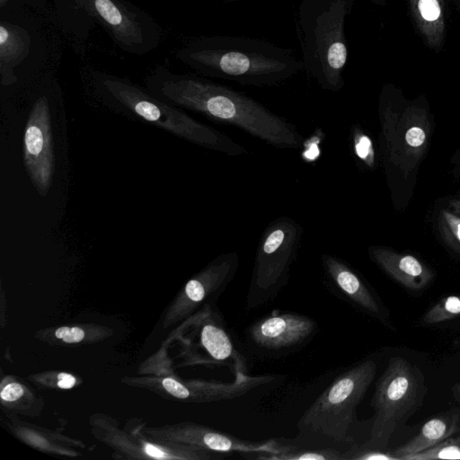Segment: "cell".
I'll use <instances>...</instances> for the list:
<instances>
[{
	"instance_id": "obj_1",
	"label": "cell",
	"mask_w": 460,
	"mask_h": 460,
	"mask_svg": "<svg viewBox=\"0 0 460 460\" xmlns=\"http://www.w3.org/2000/svg\"><path fill=\"white\" fill-rule=\"evenodd\" d=\"M148 87L159 100L236 127L274 147L298 149L304 144L295 124L230 89L164 69L151 76Z\"/></svg>"
},
{
	"instance_id": "obj_2",
	"label": "cell",
	"mask_w": 460,
	"mask_h": 460,
	"mask_svg": "<svg viewBox=\"0 0 460 460\" xmlns=\"http://www.w3.org/2000/svg\"><path fill=\"white\" fill-rule=\"evenodd\" d=\"M95 84L103 96L131 114L193 144L231 156L249 151L217 129L203 124L176 106L148 94L118 77L98 75Z\"/></svg>"
},
{
	"instance_id": "obj_3",
	"label": "cell",
	"mask_w": 460,
	"mask_h": 460,
	"mask_svg": "<svg viewBox=\"0 0 460 460\" xmlns=\"http://www.w3.org/2000/svg\"><path fill=\"white\" fill-rule=\"evenodd\" d=\"M376 367V363L367 358L338 376L299 419L300 433L352 443L350 430L357 407L373 383Z\"/></svg>"
},
{
	"instance_id": "obj_4",
	"label": "cell",
	"mask_w": 460,
	"mask_h": 460,
	"mask_svg": "<svg viewBox=\"0 0 460 460\" xmlns=\"http://www.w3.org/2000/svg\"><path fill=\"white\" fill-rule=\"evenodd\" d=\"M427 386L420 368L406 358L392 357L376 383L371 400L374 418L369 441L387 447L392 435L419 411Z\"/></svg>"
},
{
	"instance_id": "obj_5",
	"label": "cell",
	"mask_w": 460,
	"mask_h": 460,
	"mask_svg": "<svg viewBox=\"0 0 460 460\" xmlns=\"http://www.w3.org/2000/svg\"><path fill=\"white\" fill-rule=\"evenodd\" d=\"M304 228L294 218L279 217L262 231L255 251L247 308L271 301L287 285L301 247Z\"/></svg>"
},
{
	"instance_id": "obj_6",
	"label": "cell",
	"mask_w": 460,
	"mask_h": 460,
	"mask_svg": "<svg viewBox=\"0 0 460 460\" xmlns=\"http://www.w3.org/2000/svg\"><path fill=\"white\" fill-rule=\"evenodd\" d=\"M379 120L384 157L409 177L429 143L431 125L427 110L417 102H408L402 109L385 104L380 107Z\"/></svg>"
},
{
	"instance_id": "obj_7",
	"label": "cell",
	"mask_w": 460,
	"mask_h": 460,
	"mask_svg": "<svg viewBox=\"0 0 460 460\" xmlns=\"http://www.w3.org/2000/svg\"><path fill=\"white\" fill-rule=\"evenodd\" d=\"M70 1L102 22L126 51L142 54L159 41L158 29L152 19L124 0Z\"/></svg>"
},
{
	"instance_id": "obj_8",
	"label": "cell",
	"mask_w": 460,
	"mask_h": 460,
	"mask_svg": "<svg viewBox=\"0 0 460 460\" xmlns=\"http://www.w3.org/2000/svg\"><path fill=\"white\" fill-rule=\"evenodd\" d=\"M23 161L40 196L49 190L55 171L51 115L46 97H40L29 114L23 136Z\"/></svg>"
},
{
	"instance_id": "obj_9",
	"label": "cell",
	"mask_w": 460,
	"mask_h": 460,
	"mask_svg": "<svg viewBox=\"0 0 460 460\" xmlns=\"http://www.w3.org/2000/svg\"><path fill=\"white\" fill-rule=\"evenodd\" d=\"M321 264L330 286L356 308L394 331L388 309L369 283L340 257L323 253Z\"/></svg>"
},
{
	"instance_id": "obj_10",
	"label": "cell",
	"mask_w": 460,
	"mask_h": 460,
	"mask_svg": "<svg viewBox=\"0 0 460 460\" xmlns=\"http://www.w3.org/2000/svg\"><path fill=\"white\" fill-rule=\"evenodd\" d=\"M317 323L297 313L270 314L261 318L249 328L251 341L262 349L281 350L296 347L310 339Z\"/></svg>"
},
{
	"instance_id": "obj_11",
	"label": "cell",
	"mask_w": 460,
	"mask_h": 460,
	"mask_svg": "<svg viewBox=\"0 0 460 460\" xmlns=\"http://www.w3.org/2000/svg\"><path fill=\"white\" fill-rule=\"evenodd\" d=\"M368 255L387 276L410 291H422L434 279V271L411 254L375 245L368 248Z\"/></svg>"
},
{
	"instance_id": "obj_12",
	"label": "cell",
	"mask_w": 460,
	"mask_h": 460,
	"mask_svg": "<svg viewBox=\"0 0 460 460\" xmlns=\"http://www.w3.org/2000/svg\"><path fill=\"white\" fill-rule=\"evenodd\" d=\"M460 433V408L438 413L426 421L420 431L406 443L392 449L399 460L435 447Z\"/></svg>"
},
{
	"instance_id": "obj_13",
	"label": "cell",
	"mask_w": 460,
	"mask_h": 460,
	"mask_svg": "<svg viewBox=\"0 0 460 460\" xmlns=\"http://www.w3.org/2000/svg\"><path fill=\"white\" fill-rule=\"evenodd\" d=\"M411 20L424 43L438 52L447 31L445 0H405Z\"/></svg>"
},
{
	"instance_id": "obj_14",
	"label": "cell",
	"mask_w": 460,
	"mask_h": 460,
	"mask_svg": "<svg viewBox=\"0 0 460 460\" xmlns=\"http://www.w3.org/2000/svg\"><path fill=\"white\" fill-rule=\"evenodd\" d=\"M201 343L213 359L223 365L238 366L237 352L226 329L216 323H208L201 331ZM239 364L242 365L240 362Z\"/></svg>"
},
{
	"instance_id": "obj_15",
	"label": "cell",
	"mask_w": 460,
	"mask_h": 460,
	"mask_svg": "<svg viewBox=\"0 0 460 460\" xmlns=\"http://www.w3.org/2000/svg\"><path fill=\"white\" fill-rule=\"evenodd\" d=\"M260 460H343L342 452L334 448H308L282 445L275 454L256 455Z\"/></svg>"
},
{
	"instance_id": "obj_16",
	"label": "cell",
	"mask_w": 460,
	"mask_h": 460,
	"mask_svg": "<svg viewBox=\"0 0 460 460\" xmlns=\"http://www.w3.org/2000/svg\"><path fill=\"white\" fill-rule=\"evenodd\" d=\"M460 317V295L441 297L420 317L423 326H433Z\"/></svg>"
},
{
	"instance_id": "obj_17",
	"label": "cell",
	"mask_w": 460,
	"mask_h": 460,
	"mask_svg": "<svg viewBox=\"0 0 460 460\" xmlns=\"http://www.w3.org/2000/svg\"><path fill=\"white\" fill-rule=\"evenodd\" d=\"M438 224L445 243L460 253V215L447 208L441 209L438 217Z\"/></svg>"
},
{
	"instance_id": "obj_18",
	"label": "cell",
	"mask_w": 460,
	"mask_h": 460,
	"mask_svg": "<svg viewBox=\"0 0 460 460\" xmlns=\"http://www.w3.org/2000/svg\"><path fill=\"white\" fill-rule=\"evenodd\" d=\"M342 456L343 460H399L388 447H380L369 440L352 445L346 452H342Z\"/></svg>"
},
{
	"instance_id": "obj_19",
	"label": "cell",
	"mask_w": 460,
	"mask_h": 460,
	"mask_svg": "<svg viewBox=\"0 0 460 460\" xmlns=\"http://www.w3.org/2000/svg\"><path fill=\"white\" fill-rule=\"evenodd\" d=\"M460 459V434L448 438L433 447L408 456L405 460Z\"/></svg>"
},
{
	"instance_id": "obj_20",
	"label": "cell",
	"mask_w": 460,
	"mask_h": 460,
	"mask_svg": "<svg viewBox=\"0 0 460 460\" xmlns=\"http://www.w3.org/2000/svg\"><path fill=\"white\" fill-rule=\"evenodd\" d=\"M353 151L357 158L367 167L372 169L376 164V155L372 139L358 126L351 130Z\"/></svg>"
},
{
	"instance_id": "obj_21",
	"label": "cell",
	"mask_w": 460,
	"mask_h": 460,
	"mask_svg": "<svg viewBox=\"0 0 460 460\" xmlns=\"http://www.w3.org/2000/svg\"><path fill=\"white\" fill-rule=\"evenodd\" d=\"M218 65L224 74L232 76H241L247 74L250 69L249 58L239 52L223 55Z\"/></svg>"
},
{
	"instance_id": "obj_22",
	"label": "cell",
	"mask_w": 460,
	"mask_h": 460,
	"mask_svg": "<svg viewBox=\"0 0 460 460\" xmlns=\"http://www.w3.org/2000/svg\"><path fill=\"white\" fill-rule=\"evenodd\" d=\"M328 63L334 69H341L346 62L347 49L343 43L335 42L328 51Z\"/></svg>"
},
{
	"instance_id": "obj_23",
	"label": "cell",
	"mask_w": 460,
	"mask_h": 460,
	"mask_svg": "<svg viewBox=\"0 0 460 460\" xmlns=\"http://www.w3.org/2000/svg\"><path fill=\"white\" fill-rule=\"evenodd\" d=\"M55 335L65 342L73 343L81 341L84 337V332L78 327H60L56 331Z\"/></svg>"
},
{
	"instance_id": "obj_24",
	"label": "cell",
	"mask_w": 460,
	"mask_h": 460,
	"mask_svg": "<svg viewBox=\"0 0 460 460\" xmlns=\"http://www.w3.org/2000/svg\"><path fill=\"white\" fill-rule=\"evenodd\" d=\"M163 385L172 395L175 397L184 399L190 395L188 388L173 378L168 377L164 379Z\"/></svg>"
},
{
	"instance_id": "obj_25",
	"label": "cell",
	"mask_w": 460,
	"mask_h": 460,
	"mask_svg": "<svg viewBox=\"0 0 460 460\" xmlns=\"http://www.w3.org/2000/svg\"><path fill=\"white\" fill-rule=\"evenodd\" d=\"M23 394V388L17 383H11L4 386L0 395L4 401L12 402L19 399Z\"/></svg>"
},
{
	"instance_id": "obj_26",
	"label": "cell",
	"mask_w": 460,
	"mask_h": 460,
	"mask_svg": "<svg viewBox=\"0 0 460 460\" xmlns=\"http://www.w3.org/2000/svg\"><path fill=\"white\" fill-rule=\"evenodd\" d=\"M58 385L62 389H68L74 386L75 384V378L66 373H60L58 376Z\"/></svg>"
},
{
	"instance_id": "obj_27",
	"label": "cell",
	"mask_w": 460,
	"mask_h": 460,
	"mask_svg": "<svg viewBox=\"0 0 460 460\" xmlns=\"http://www.w3.org/2000/svg\"><path fill=\"white\" fill-rule=\"evenodd\" d=\"M145 451L146 453L155 458H164L166 457V455L164 451H162L160 448L155 447L151 444H146L145 446Z\"/></svg>"
},
{
	"instance_id": "obj_28",
	"label": "cell",
	"mask_w": 460,
	"mask_h": 460,
	"mask_svg": "<svg viewBox=\"0 0 460 460\" xmlns=\"http://www.w3.org/2000/svg\"><path fill=\"white\" fill-rule=\"evenodd\" d=\"M448 205L452 211L460 215V199H450Z\"/></svg>"
},
{
	"instance_id": "obj_29",
	"label": "cell",
	"mask_w": 460,
	"mask_h": 460,
	"mask_svg": "<svg viewBox=\"0 0 460 460\" xmlns=\"http://www.w3.org/2000/svg\"><path fill=\"white\" fill-rule=\"evenodd\" d=\"M452 394L454 398L460 403V383H457L455 385H453Z\"/></svg>"
},
{
	"instance_id": "obj_30",
	"label": "cell",
	"mask_w": 460,
	"mask_h": 460,
	"mask_svg": "<svg viewBox=\"0 0 460 460\" xmlns=\"http://www.w3.org/2000/svg\"><path fill=\"white\" fill-rule=\"evenodd\" d=\"M457 1H458V3H459V5H460V0H457Z\"/></svg>"
}]
</instances>
